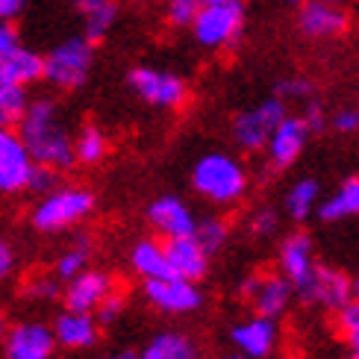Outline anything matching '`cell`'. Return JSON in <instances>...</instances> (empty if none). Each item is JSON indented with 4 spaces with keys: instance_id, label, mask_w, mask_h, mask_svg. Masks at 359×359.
Listing matches in <instances>:
<instances>
[{
    "instance_id": "13",
    "label": "cell",
    "mask_w": 359,
    "mask_h": 359,
    "mask_svg": "<svg viewBox=\"0 0 359 359\" xmlns=\"http://www.w3.org/2000/svg\"><path fill=\"white\" fill-rule=\"evenodd\" d=\"M36 162L15 127H0V194L27 191Z\"/></svg>"
},
{
    "instance_id": "39",
    "label": "cell",
    "mask_w": 359,
    "mask_h": 359,
    "mask_svg": "<svg viewBox=\"0 0 359 359\" xmlns=\"http://www.w3.org/2000/svg\"><path fill=\"white\" fill-rule=\"evenodd\" d=\"M304 124L309 127V133H324L327 130V109H324V103H318L316 97L312 100H306V107H304Z\"/></svg>"
},
{
    "instance_id": "32",
    "label": "cell",
    "mask_w": 359,
    "mask_h": 359,
    "mask_svg": "<svg viewBox=\"0 0 359 359\" xmlns=\"http://www.w3.org/2000/svg\"><path fill=\"white\" fill-rule=\"evenodd\" d=\"M336 324H339L341 336H345L351 353H359V304L351 301L348 306H341L336 312Z\"/></svg>"
},
{
    "instance_id": "2",
    "label": "cell",
    "mask_w": 359,
    "mask_h": 359,
    "mask_svg": "<svg viewBox=\"0 0 359 359\" xmlns=\"http://www.w3.org/2000/svg\"><path fill=\"white\" fill-rule=\"evenodd\" d=\"M248 186H250V174L245 168V162L236 159L233 154L212 151V154H203L191 165V189L218 209H230L236 203H242Z\"/></svg>"
},
{
    "instance_id": "38",
    "label": "cell",
    "mask_w": 359,
    "mask_h": 359,
    "mask_svg": "<svg viewBox=\"0 0 359 359\" xmlns=\"http://www.w3.org/2000/svg\"><path fill=\"white\" fill-rule=\"evenodd\" d=\"M59 186V171L53 168H44V165H36L33 174H29V183H27V191H36V194H48L50 189Z\"/></svg>"
},
{
    "instance_id": "6",
    "label": "cell",
    "mask_w": 359,
    "mask_h": 359,
    "mask_svg": "<svg viewBox=\"0 0 359 359\" xmlns=\"http://www.w3.org/2000/svg\"><path fill=\"white\" fill-rule=\"evenodd\" d=\"M277 265H280V274L292 283L294 297H301L304 304H312V289H316V277H318V265H321L316 257L312 236L304 230L289 233L280 242Z\"/></svg>"
},
{
    "instance_id": "30",
    "label": "cell",
    "mask_w": 359,
    "mask_h": 359,
    "mask_svg": "<svg viewBox=\"0 0 359 359\" xmlns=\"http://www.w3.org/2000/svg\"><path fill=\"white\" fill-rule=\"evenodd\" d=\"M27 103H29L27 88L0 83V127H18V121L27 112Z\"/></svg>"
},
{
    "instance_id": "31",
    "label": "cell",
    "mask_w": 359,
    "mask_h": 359,
    "mask_svg": "<svg viewBox=\"0 0 359 359\" xmlns=\"http://www.w3.org/2000/svg\"><path fill=\"white\" fill-rule=\"evenodd\" d=\"M62 294V280L56 274H33L24 283V297L33 304H44V301H56Z\"/></svg>"
},
{
    "instance_id": "10",
    "label": "cell",
    "mask_w": 359,
    "mask_h": 359,
    "mask_svg": "<svg viewBox=\"0 0 359 359\" xmlns=\"http://www.w3.org/2000/svg\"><path fill=\"white\" fill-rule=\"evenodd\" d=\"M238 294L245 297V301L253 306L257 316H265V318H280L283 312L289 309L292 304V283L283 277L280 271L277 274H268V271H253L242 280V286H238Z\"/></svg>"
},
{
    "instance_id": "23",
    "label": "cell",
    "mask_w": 359,
    "mask_h": 359,
    "mask_svg": "<svg viewBox=\"0 0 359 359\" xmlns=\"http://www.w3.org/2000/svg\"><path fill=\"white\" fill-rule=\"evenodd\" d=\"M74 9L83 18V36L92 44L107 39L118 21L115 0H74Z\"/></svg>"
},
{
    "instance_id": "19",
    "label": "cell",
    "mask_w": 359,
    "mask_h": 359,
    "mask_svg": "<svg viewBox=\"0 0 359 359\" xmlns=\"http://www.w3.org/2000/svg\"><path fill=\"white\" fill-rule=\"evenodd\" d=\"M165 245L168 268L174 277H183L191 283H201L209 274V253L198 245L194 236H180V238H162Z\"/></svg>"
},
{
    "instance_id": "21",
    "label": "cell",
    "mask_w": 359,
    "mask_h": 359,
    "mask_svg": "<svg viewBox=\"0 0 359 359\" xmlns=\"http://www.w3.org/2000/svg\"><path fill=\"white\" fill-rule=\"evenodd\" d=\"M136 359H203V351L198 339L189 336L186 330L165 327L144 341V348L136 353Z\"/></svg>"
},
{
    "instance_id": "25",
    "label": "cell",
    "mask_w": 359,
    "mask_h": 359,
    "mask_svg": "<svg viewBox=\"0 0 359 359\" xmlns=\"http://www.w3.org/2000/svg\"><path fill=\"white\" fill-rule=\"evenodd\" d=\"M321 203V183L316 177H301L289 186L286 198H283V209L294 224H304L312 218V212Z\"/></svg>"
},
{
    "instance_id": "45",
    "label": "cell",
    "mask_w": 359,
    "mask_h": 359,
    "mask_svg": "<svg viewBox=\"0 0 359 359\" xmlns=\"http://www.w3.org/2000/svg\"><path fill=\"white\" fill-rule=\"evenodd\" d=\"M6 327H9V321L4 316V309H0V341H4V336H6Z\"/></svg>"
},
{
    "instance_id": "4",
    "label": "cell",
    "mask_w": 359,
    "mask_h": 359,
    "mask_svg": "<svg viewBox=\"0 0 359 359\" xmlns=\"http://www.w3.org/2000/svg\"><path fill=\"white\" fill-rule=\"evenodd\" d=\"M245 0H206L189 24L194 41L206 50H227L245 33Z\"/></svg>"
},
{
    "instance_id": "34",
    "label": "cell",
    "mask_w": 359,
    "mask_h": 359,
    "mask_svg": "<svg viewBox=\"0 0 359 359\" xmlns=\"http://www.w3.org/2000/svg\"><path fill=\"white\" fill-rule=\"evenodd\" d=\"M124 309H127V297H124V292H121V289H112V292L100 301V306L92 312V316L97 318L100 327H109V324H115L118 318L124 316Z\"/></svg>"
},
{
    "instance_id": "33",
    "label": "cell",
    "mask_w": 359,
    "mask_h": 359,
    "mask_svg": "<svg viewBox=\"0 0 359 359\" xmlns=\"http://www.w3.org/2000/svg\"><path fill=\"white\" fill-rule=\"evenodd\" d=\"M280 100H301V103H306V100H312L316 97V83L312 80H306V77H286V80H280L277 83V92H274Z\"/></svg>"
},
{
    "instance_id": "11",
    "label": "cell",
    "mask_w": 359,
    "mask_h": 359,
    "mask_svg": "<svg viewBox=\"0 0 359 359\" xmlns=\"http://www.w3.org/2000/svg\"><path fill=\"white\" fill-rule=\"evenodd\" d=\"M56 339L50 324L44 321H18L6 327L0 341V359H53Z\"/></svg>"
},
{
    "instance_id": "18",
    "label": "cell",
    "mask_w": 359,
    "mask_h": 359,
    "mask_svg": "<svg viewBox=\"0 0 359 359\" xmlns=\"http://www.w3.org/2000/svg\"><path fill=\"white\" fill-rule=\"evenodd\" d=\"M56 348L65 351H88L100 341V324L92 312H74V309H62L50 324Z\"/></svg>"
},
{
    "instance_id": "36",
    "label": "cell",
    "mask_w": 359,
    "mask_h": 359,
    "mask_svg": "<svg viewBox=\"0 0 359 359\" xmlns=\"http://www.w3.org/2000/svg\"><path fill=\"white\" fill-rule=\"evenodd\" d=\"M250 233L257 238H271L280 233V212L277 209H257L250 215Z\"/></svg>"
},
{
    "instance_id": "12",
    "label": "cell",
    "mask_w": 359,
    "mask_h": 359,
    "mask_svg": "<svg viewBox=\"0 0 359 359\" xmlns=\"http://www.w3.org/2000/svg\"><path fill=\"white\" fill-rule=\"evenodd\" d=\"M309 127L304 124V118L301 115H286L283 121L271 130V136H268L265 142V159H268V165H271L274 171H286L292 168L297 159L304 156L306 151V144H309Z\"/></svg>"
},
{
    "instance_id": "40",
    "label": "cell",
    "mask_w": 359,
    "mask_h": 359,
    "mask_svg": "<svg viewBox=\"0 0 359 359\" xmlns=\"http://www.w3.org/2000/svg\"><path fill=\"white\" fill-rule=\"evenodd\" d=\"M15 265H18V257H15V248L6 242V238H0V283L12 277Z\"/></svg>"
},
{
    "instance_id": "46",
    "label": "cell",
    "mask_w": 359,
    "mask_h": 359,
    "mask_svg": "<svg viewBox=\"0 0 359 359\" xmlns=\"http://www.w3.org/2000/svg\"><path fill=\"white\" fill-rule=\"evenodd\" d=\"M221 359H248V356H242V353H236V351H233V353H227V356H221Z\"/></svg>"
},
{
    "instance_id": "20",
    "label": "cell",
    "mask_w": 359,
    "mask_h": 359,
    "mask_svg": "<svg viewBox=\"0 0 359 359\" xmlns=\"http://www.w3.org/2000/svg\"><path fill=\"white\" fill-rule=\"evenodd\" d=\"M41 74H44V56L33 48H24L21 41L0 56V83L6 86L29 88L41 83Z\"/></svg>"
},
{
    "instance_id": "16",
    "label": "cell",
    "mask_w": 359,
    "mask_h": 359,
    "mask_svg": "<svg viewBox=\"0 0 359 359\" xmlns=\"http://www.w3.org/2000/svg\"><path fill=\"white\" fill-rule=\"evenodd\" d=\"M144 218H147V224H151L159 238L191 236L194 227H198V215H194V209L183 198H177V194H162V198L151 201L147 203Z\"/></svg>"
},
{
    "instance_id": "8",
    "label": "cell",
    "mask_w": 359,
    "mask_h": 359,
    "mask_svg": "<svg viewBox=\"0 0 359 359\" xmlns=\"http://www.w3.org/2000/svg\"><path fill=\"white\" fill-rule=\"evenodd\" d=\"M286 115H289V103L280 100L277 95L265 97L262 103H257V107H250L245 112H238L233 118V127H230L236 147H242L245 154H259L268 142V136H271V130Z\"/></svg>"
},
{
    "instance_id": "27",
    "label": "cell",
    "mask_w": 359,
    "mask_h": 359,
    "mask_svg": "<svg viewBox=\"0 0 359 359\" xmlns=\"http://www.w3.org/2000/svg\"><path fill=\"white\" fill-rule=\"evenodd\" d=\"M109 156V136L97 124H86L74 133V159L80 165H100Z\"/></svg>"
},
{
    "instance_id": "26",
    "label": "cell",
    "mask_w": 359,
    "mask_h": 359,
    "mask_svg": "<svg viewBox=\"0 0 359 359\" xmlns=\"http://www.w3.org/2000/svg\"><path fill=\"white\" fill-rule=\"evenodd\" d=\"M318 218L321 221H345L359 218V177L345 180L330 198L318 203Z\"/></svg>"
},
{
    "instance_id": "44",
    "label": "cell",
    "mask_w": 359,
    "mask_h": 359,
    "mask_svg": "<svg viewBox=\"0 0 359 359\" xmlns=\"http://www.w3.org/2000/svg\"><path fill=\"white\" fill-rule=\"evenodd\" d=\"M351 301H356V304H359V277H356V280H351Z\"/></svg>"
},
{
    "instance_id": "7",
    "label": "cell",
    "mask_w": 359,
    "mask_h": 359,
    "mask_svg": "<svg viewBox=\"0 0 359 359\" xmlns=\"http://www.w3.org/2000/svg\"><path fill=\"white\" fill-rule=\"evenodd\" d=\"M127 83L136 97L154 109H180L189 100V83L168 68L136 65L127 74Z\"/></svg>"
},
{
    "instance_id": "3",
    "label": "cell",
    "mask_w": 359,
    "mask_h": 359,
    "mask_svg": "<svg viewBox=\"0 0 359 359\" xmlns=\"http://www.w3.org/2000/svg\"><path fill=\"white\" fill-rule=\"evenodd\" d=\"M95 191L86 186H74V183H59L48 194H39V201L29 212V224L39 233H65L80 227L83 221L92 218L95 212Z\"/></svg>"
},
{
    "instance_id": "41",
    "label": "cell",
    "mask_w": 359,
    "mask_h": 359,
    "mask_svg": "<svg viewBox=\"0 0 359 359\" xmlns=\"http://www.w3.org/2000/svg\"><path fill=\"white\" fill-rule=\"evenodd\" d=\"M27 9V0H0V21H15Z\"/></svg>"
},
{
    "instance_id": "35",
    "label": "cell",
    "mask_w": 359,
    "mask_h": 359,
    "mask_svg": "<svg viewBox=\"0 0 359 359\" xmlns=\"http://www.w3.org/2000/svg\"><path fill=\"white\" fill-rule=\"evenodd\" d=\"M206 0H165V21L171 27H189Z\"/></svg>"
},
{
    "instance_id": "47",
    "label": "cell",
    "mask_w": 359,
    "mask_h": 359,
    "mask_svg": "<svg viewBox=\"0 0 359 359\" xmlns=\"http://www.w3.org/2000/svg\"><path fill=\"white\" fill-rule=\"evenodd\" d=\"M327 4H336V6H345L348 0H327Z\"/></svg>"
},
{
    "instance_id": "14",
    "label": "cell",
    "mask_w": 359,
    "mask_h": 359,
    "mask_svg": "<svg viewBox=\"0 0 359 359\" xmlns=\"http://www.w3.org/2000/svg\"><path fill=\"white\" fill-rule=\"evenodd\" d=\"M297 29L312 41H330L351 29V15L345 6L327 4V0H304L297 9Z\"/></svg>"
},
{
    "instance_id": "37",
    "label": "cell",
    "mask_w": 359,
    "mask_h": 359,
    "mask_svg": "<svg viewBox=\"0 0 359 359\" xmlns=\"http://www.w3.org/2000/svg\"><path fill=\"white\" fill-rule=\"evenodd\" d=\"M327 127H333L339 136H356L359 133V107H341L327 118Z\"/></svg>"
},
{
    "instance_id": "22",
    "label": "cell",
    "mask_w": 359,
    "mask_h": 359,
    "mask_svg": "<svg viewBox=\"0 0 359 359\" xmlns=\"http://www.w3.org/2000/svg\"><path fill=\"white\" fill-rule=\"evenodd\" d=\"M312 304L324 306L327 312H339L341 306L351 304V277L339 268L318 265L316 289H312Z\"/></svg>"
},
{
    "instance_id": "43",
    "label": "cell",
    "mask_w": 359,
    "mask_h": 359,
    "mask_svg": "<svg viewBox=\"0 0 359 359\" xmlns=\"http://www.w3.org/2000/svg\"><path fill=\"white\" fill-rule=\"evenodd\" d=\"M95 359H136L133 351H115V353H103V356H95Z\"/></svg>"
},
{
    "instance_id": "5",
    "label": "cell",
    "mask_w": 359,
    "mask_h": 359,
    "mask_svg": "<svg viewBox=\"0 0 359 359\" xmlns=\"http://www.w3.org/2000/svg\"><path fill=\"white\" fill-rule=\"evenodd\" d=\"M92 65H95V44L86 36H71L44 53L41 80L53 86L56 92H77L88 80V74H92Z\"/></svg>"
},
{
    "instance_id": "1",
    "label": "cell",
    "mask_w": 359,
    "mask_h": 359,
    "mask_svg": "<svg viewBox=\"0 0 359 359\" xmlns=\"http://www.w3.org/2000/svg\"><path fill=\"white\" fill-rule=\"evenodd\" d=\"M15 130H18L36 165L53 168L59 174L77 165V159H74V133L65 127L62 109L53 97H29L27 112Z\"/></svg>"
},
{
    "instance_id": "42",
    "label": "cell",
    "mask_w": 359,
    "mask_h": 359,
    "mask_svg": "<svg viewBox=\"0 0 359 359\" xmlns=\"http://www.w3.org/2000/svg\"><path fill=\"white\" fill-rule=\"evenodd\" d=\"M18 44V33H15V27L9 21H0V56H4L9 48Z\"/></svg>"
},
{
    "instance_id": "15",
    "label": "cell",
    "mask_w": 359,
    "mask_h": 359,
    "mask_svg": "<svg viewBox=\"0 0 359 359\" xmlns=\"http://www.w3.org/2000/svg\"><path fill=\"white\" fill-rule=\"evenodd\" d=\"M230 345L248 359H271L280 345V327L274 318L253 312L250 318H242L230 327Z\"/></svg>"
},
{
    "instance_id": "28",
    "label": "cell",
    "mask_w": 359,
    "mask_h": 359,
    "mask_svg": "<svg viewBox=\"0 0 359 359\" xmlns=\"http://www.w3.org/2000/svg\"><path fill=\"white\" fill-rule=\"evenodd\" d=\"M88 262H92V236L80 233V236H74L71 242H68V248L56 257L53 274L65 283V280H71L74 274H80L83 268H88Z\"/></svg>"
},
{
    "instance_id": "49",
    "label": "cell",
    "mask_w": 359,
    "mask_h": 359,
    "mask_svg": "<svg viewBox=\"0 0 359 359\" xmlns=\"http://www.w3.org/2000/svg\"><path fill=\"white\" fill-rule=\"evenodd\" d=\"M289 4H304V0H289Z\"/></svg>"
},
{
    "instance_id": "9",
    "label": "cell",
    "mask_w": 359,
    "mask_h": 359,
    "mask_svg": "<svg viewBox=\"0 0 359 359\" xmlns=\"http://www.w3.org/2000/svg\"><path fill=\"white\" fill-rule=\"evenodd\" d=\"M144 301L162 316H191L203 306V292L198 283L168 274L144 280Z\"/></svg>"
},
{
    "instance_id": "29",
    "label": "cell",
    "mask_w": 359,
    "mask_h": 359,
    "mask_svg": "<svg viewBox=\"0 0 359 359\" xmlns=\"http://www.w3.org/2000/svg\"><path fill=\"white\" fill-rule=\"evenodd\" d=\"M194 238H198V245L212 257V253H218L224 245H227L230 238V224L218 218V215H206V218H198V227H194L191 233Z\"/></svg>"
},
{
    "instance_id": "48",
    "label": "cell",
    "mask_w": 359,
    "mask_h": 359,
    "mask_svg": "<svg viewBox=\"0 0 359 359\" xmlns=\"http://www.w3.org/2000/svg\"><path fill=\"white\" fill-rule=\"evenodd\" d=\"M345 359H359V353H348V356H345Z\"/></svg>"
},
{
    "instance_id": "24",
    "label": "cell",
    "mask_w": 359,
    "mask_h": 359,
    "mask_svg": "<svg viewBox=\"0 0 359 359\" xmlns=\"http://www.w3.org/2000/svg\"><path fill=\"white\" fill-rule=\"evenodd\" d=\"M130 268L136 271L142 280H156V277H168V257H165V245L159 238H139L130 248Z\"/></svg>"
},
{
    "instance_id": "17",
    "label": "cell",
    "mask_w": 359,
    "mask_h": 359,
    "mask_svg": "<svg viewBox=\"0 0 359 359\" xmlns=\"http://www.w3.org/2000/svg\"><path fill=\"white\" fill-rule=\"evenodd\" d=\"M115 286L112 274L100 271V268H83L80 274H74L71 280L62 283V306L74 312H95L100 301L107 297Z\"/></svg>"
}]
</instances>
